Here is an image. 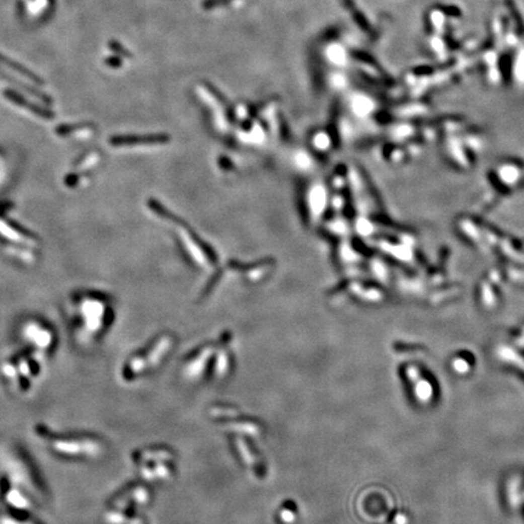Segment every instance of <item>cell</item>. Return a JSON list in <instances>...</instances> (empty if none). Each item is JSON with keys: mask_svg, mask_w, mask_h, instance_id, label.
Returning <instances> with one entry per match:
<instances>
[{"mask_svg": "<svg viewBox=\"0 0 524 524\" xmlns=\"http://www.w3.org/2000/svg\"><path fill=\"white\" fill-rule=\"evenodd\" d=\"M168 141L167 135H146V136H118L111 138L113 146H134L138 143H164Z\"/></svg>", "mask_w": 524, "mask_h": 524, "instance_id": "obj_1", "label": "cell"}, {"mask_svg": "<svg viewBox=\"0 0 524 524\" xmlns=\"http://www.w3.org/2000/svg\"><path fill=\"white\" fill-rule=\"evenodd\" d=\"M4 95H5V97H7L8 100H10V101H13L14 103H16V105L22 106V107L29 109V111L33 112L34 114L39 115V117L44 118V119H54L55 114L52 113L51 111H49V109H46V108L39 107V106L34 105V103H32V102H29L28 100H26L25 97L22 96V95H20L19 93H16V91H14V90H5Z\"/></svg>", "mask_w": 524, "mask_h": 524, "instance_id": "obj_2", "label": "cell"}, {"mask_svg": "<svg viewBox=\"0 0 524 524\" xmlns=\"http://www.w3.org/2000/svg\"><path fill=\"white\" fill-rule=\"evenodd\" d=\"M0 63L5 64V66L13 68L14 70H16V72H19L22 74V76H25L26 78L31 79V81H33L34 83H37V84H44V81L43 79H40L39 77L37 76V74H34L33 72H31V70L27 69L25 66H22V64L17 63V62H15L13 60H10V58L7 57V56L2 55L0 54Z\"/></svg>", "mask_w": 524, "mask_h": 524, "instance_id": "obj_3", "label": "cell"}, {"mask_svg": "<svg viewBox=\"0 0 524 524\" xmlns=\"http://www.w3.org/2000/svg\"><path fill=\"white\" fill-rule=\"evenodd\" d=\"M0 76H3V77H4V79H7V81H9V82H10V81H11V82H13V83H14V84L19 85V87H21V88H22V89H23V90L28 91V93H31L32 95H34V96H37V97H38V99L43 100V101H45L46 103H51V99H50V97H47L45 94L40 93V91H37V90H35V89H28V87H27V85H25V84H23V83H21V82H19V81H16V79H15V78H14V77H10V76H8V74H7V73H4V72H3V70H0Z\"/></svg>", "mask_w": 524, "mask_h": 524, "instance_id": "obj_4", "label": "cell"}, {"mask_svg": "<svg viewBox=\"0 0 524 524\" xmlns=\"http://www.w3.org/2000/svg\"><path fill=\"white\" fill-rule=\"evenodd\" d=\"M108 45H109V47H111V49H112V50H113V51H115V52H118V54H120V55H123V56H130V54H129V52H128V51H126V50H125V49H124V47H123V46H121V45H120V44H119V43H118V41H113V40H112V41H109V44H108Z\"/></svg>", "mask_w": 524, "mask_h": 524, "instance_id": "obj_5", "label": "cell"}, {"mask_svg": "<svg viewBox=\"0 0 524 524\" xmlns=\"http://www.w3.org/2000/svg\"><path fill=\"white\" fill-rule=\"evenodd\" d=\"M49 2L51 5H55V0H49Z\"/></svg>", "mask_w": 524, "mask_h": 524, "instance_id": "obj_6", "label": "cell"}]
</instances>
